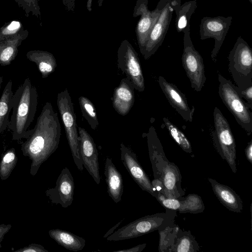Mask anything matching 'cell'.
Here are the masks:
<instances>
[{
  "mask_svg": "<svg viewBox=\"0 0 252 252\" xmlns=\"http://www.w3.org/2000/svg\"><path fill=\"white\" fill-rule=\"evenodd\" d=\"M30 136L21 146L23 155L32 161L31 174H36L41 164L57 149L61 127L57 113L50 102L43 106Z\"/></svg>",
  "mask_w": 252,
  "mask_h": 252,
  "instance_id": "cell-1",
  "label": "cell"
},
{
  "mask_svg": "<svg viewBox=\"0 0 252 252\" xmlns=\"http://www.w3.org/2000/svg\"><path fill=\"white\" fill-rule=\"evenodd\" d=\"M150 159L154 179L163 187V195L167 198L181 199L185 194L181 187L182 176L178 167L167 158L156 130L150 126L147 134Z\"/></svg>",
  "mask_w": 252,
  "mask_h": 252,
  "instance_id": "cell-2",
  "label": "cell"
},
{
  "mask_svg": "<svg viewBox=\"0 0 252 252\" xmlns=\"http://www.w3.org/2000/svg\"><path fill=\"white\" fill-rule=\"evenodd\" d=\"M37 93L29 77L26 78L12 97V113L8 126L12 139L27 138L31 130H27L32 122L37 109Z\"/></svg>",
  "mask_w": 252,
  "mask_h": 252,
  "instance_id": "cell-3",
  "label": "cell"
},
{
  "mask_svg": "<svg viewBox=\"0 0 252 252\" xmlns=\"http://www.w3.org/2000/svg\"><path fill=\"white\" fill-rule=\"evenodd\" d=\"M177 212L175 210L165 208V212L141 217L118 229L107 237V240H124L163 229L174 223Z\"/></svg>",
  "mask_w": 252,
  "mask_h": 252,
  "instance_id": "cell-4",
  "label": "cell"
},
{
  "mask_svg": "<svg viewBox=\"0 0 252 252\" xmlns=\"http://www.w3.org/2000/svg\"><path fill=\"white\" fill-rule=\"evenodd\" d=\"M228 70L240 89L252 85V50L241 36L236 41L228 57Z\"/></svg>",
  "mask_w": 252,
  "mask_h": 252,
  "instance_id": "cell-5",
  "label": "cell"
},
{
  "mask_svg": "<svg viewBox=\"0 0 252 252\" xmlns=\"http://www.w3.org/2000/svg\"><path fill=\"white\" fill-rule=\"evenodd\" d=\"M220 83L219 94L224 104L235 117L238 124L248 135L252 132V113L247 103L242 98L235 85L220 74L218 75Z\"/></svg>",
  "mask_w": 252,
  "mask_h": 252,
  "instance_id": "cell-6",
  "label": "cell"
},
{
  "mask_svg": "<svg viewBox=\"0 0 252 252\" xmlns=\"http://www.w3.org/2000/svg\"><path fill=\"white\" fill-rule=\"evenodd\" d=\"M57 104L60 113L73 161L80 171L84 169L80 155L76 118L73 104L66 89L57 95Z\"/></svg>",
  "mask_w": 252,
  "mask_h": 252,
  "instance_id": "cell-7",
  "label": "cell"
},
{
  "mask_svg": "<svg viewBox=\"0 0 252 252\" xmlns=\"http://www.w3.org/2000/svg\"><path fill=\"white\" fill-rule=\"evenodd\" d=\"M213 117L215 130L213 133V140L214 146L232 172L236 173V145L230 126L217 107L214 109Z\"/></svg>",
  "mask_w": 252,
  "mask_h": 252,
  "instance_id": "cell-8",
  "label": "cell"
},
{
  "mask_svg": "<svg viewBox=\"0 0 252 252\" xmlns=\"http://www.w3.org/2000/svg\"><path fill=\"white\" fill-rule=\"evenodd\" d=\"M183 53L182 62L191 88L201 91L206 80L203 59L195 49L190 36V24L183 30Z\"/></svg>",
  "mask_w": 252,
  "mask_h": 252,
  "instance_id": "cell-9",
  "label": "cell"
},
{
  "mask_svg": "<svg viewBox=\"0 0 252 252\" xmlns=\"http://www.w3.org/2000/svg\"><path fill=\"white\" fill-rule=\"evenodd\" d=\"M160 252H196L199 246L189 231L181 229L175 223L158 230Z\"/></svg>",
  "mask_w": 252,
  "mask_h": 252,
  "instance_id": "cell-10",
  "label": "cell"
},
{
  "mask_svg": "<svg viewBox=\"0 0 252 252\" xmlns=\"http://www.w3.org/2000/svg\"><path fill=\"white\" fill-rule=\"evenodd\" d=\"M117 62L118 68L126 75L134 89L143 92L145 81L138 56L126 39L121 42L118 48Z\"/></svg>",
  "mask_w": 252,
  "mask_h": 252,
  "instance_id": "cell-11",
  "label": "cell"
},
{
  "mask_svg": "<svg viewBox=\"0 0 252 252\" xmlns=\"http://www.w3.org/2000/svg\"><path fill=\"white\" fill-rule=\"evenodd\" d=\"M165 0H160L156 8L151 11L148 8V0H137L134 7L133 17L140 16L135 32L140 53L142 55L148 36L157 21Z\"/></svg>",
  "mask_w": 252,
  "mask_h": 252,
  "instance_id": "cell-12",
  "label": "cell"
},
{
  "mask_svg": "<svg viewBox=\"0 0 252 252\" xmlns=\"http://www.w3.org/2000/svg\"><path fill=\"white\" fill-rule=\"evenodd\" d=\"M232 21V17L219 16L217 17H204L199 26L200 39L205 40L213 38L215 44L211 57L215 62L217 56L223 44Z\"/></svg>",
  "mask_w": 252,
  "mask_h": 252,
  "instance_id": "cell-13",
  "label": "cell"
},
{
  "mask_svg": "<svg viewBox=\"0 0 252 252\" xmlns=\"http://www.w3.org/2000/svg\"><path fill=\"white\" fill-rule=\"evenodd\" d=\"M171 1L165 0L158 19L148 36L142 54L145 60H148L156 53L165 37L174 12Z\"/></svg>",
  "mask_w": 252,
  "mask_h": 252,
  "instance_id": "cell-14",
  "label": "cell"
},
{
  "mask_svg": "<svg viewBox=\"0 0 252 252\" xmlns=\"http://www.w3.org/2000/svg\"><path fill=\"white\" fill-rule=\"evenodd\" d=\"M120 153L121 160L123 165L135 182L143 190L156 198L157 193L138 161L135 153L123 143L120 145Z\"/></svg>",
  "mask_w": 252,
  "mask_h": 252,
  "instance_id": "cell-15",
  "label": "cell"
},
{
  "mask_svg": "<svg viewBox=\"0 0 252 252\" xmlns=\"http://www.w3.org/2000/svg\"><path fill=\"white\" fill-rule=\"evenodd\" d=\"M80 155L83 166L95 182L100 183L98 152L90 134L83 128L78 127Z\"/></svg>",
  "mask_w": 252,
  "mask_h": 252,
  "instance_id": "cell-16",
  "label": "cell"
},
{
  "mask_svg": "<svg viewBox=\"0 0 252 252\" xmlns=\"http://www.w3.org/2000/svg\"><path fill=\"white\" fill-rule=\"evenodd\" d=\"M74 187L73 177L69 170L65 167L58 177L55 187L48 189L46 195L53 203L59 204L66 208L73 202Z\"/></svg>",
  "mask_w": 252,
  "mask_h": 252,
  "instance_id": "cell-17",
  "label": "cell"
},
{
  "mask_svg": "<svg viewBox=\"0 0 252 252\" xmlns=\"http://www.w3.org/2000/svg\"><path fill=\"white\" fill-rule=\"evenodd\" d=\"M159 85L172 107L186 121L191 122L194 110L188 104L185 95L174 84L168 82L162 76L158 78Z\"/></svg>",
  "mask_w": 252,
  "mask_h": 252,
  "instance_id": "cell-18",
  "label": "cell"
},
{
  "mask_svg": "<svg viewBox=\"0 0 252 252\" xmlns=\"http://www.w3.org/2000/svg\"><path fill=\"white\" fill-rule=\"evenodd\" d=\"M156 199L165 208L175 210L180 213L197 214L205 210L201 197L196 194H189L184 200L167 198L158 192Z\"/></svg>",
  "mask_w": 252,
  "mask_h": 252,
  "instance_id": "cell-19",
  "label": "cell"
},
{
  "mask_svg": "<svg viewBox=\"0 0 252 252\" xmlns=\"http://www.w3.org/2000/svg\"><path fill=\"white\" fill-rule=\"evenodd\" d=\"M134 87L127 78L121 80L115 88L112 98V105L115 111L122 116L128 113L134 102Z\"/></svg>",
  "mask_w": 252,
  "mask_h": 252,
  "instance_id": "cell-20",
  "label": "cell"
},
{
  "mask_svg": "<svg viewBox=\"0 0 252 252\" xmlns=\"http://www.w3.org/2000/svg\"><path fill=\"white\" fill-rule=\"evenodd\" d=\"M208 181L214 194L224 207L233 212H242L243 207L242 200L233 189L210 178H208Z\"/></svg>",
  "mask_w": 252,
  "mask_h": 252,
  "instance_id": "cell-21",
  "label": "cell"
},
{
  "mask_svg": "<svg viewBox=\"0 0 252 252\" xmlns=\"http://www.w3.org/2000/svg\"><path fill=\"white\" fill-rule=\"evenodd\" d=\"M104 173L108 195L115 203H117L122 200L124 191L123 180L121 173L109 157L106 159Z\"/></svg>",
  "mask_w": 252,
  "mask_h": 252,
  "instance_id": "cell-22",
  "label": "cell"
},
{
  "mask_svg": "<svg viewBox=\"0 0 252 252\" xmlns=\"http://www.w3.org/2000/svg\"><path fill=\"white\" fill-rule=\"evenodd\" d=\"M181 0H171L170 4L176 14L175 26L178 32H183L190 24V18L197 8L196 0L181 3Z\"/></svg>",
  "mask_w": 252,
  "mask_h": 252,
  "instance_id": "cell-23",
  "label": "cell"
},
{
  "mask_svg": "<svg viewBox=\"0 0 252 252\" xmlns=\"http://www.w3.org/2000/svg\"><path fill=\"white\" fill-rule=\"evenodd\" d=\"M26 56L28 59L36 64L43 78L53 73L57 66L53 55L47 51H30L27 53Z\"/></svg>",
  "mask_w": 252,
  "mask_h": 252,
  "instance_id": "cell-24",
  "label": "cell"
},
{
  "mask_svg": "<svg viewBox=\"0 0 252 252\" xmlns=\"http://www.w3.org/2000/svg\"><path fill=\"white\" fill-rule=\"evenodd\" d=\"M48 233L51 238L67 250L77 252L82 250L85 246L84 238L70 232L57 228L51 229Z\"/></svg>",
  "mask_w": 252,
  "mask_h": 252,
  "instance_id": "cell-25",
  "label": "cell"
},
{
  "mask_svg": "<svg viewBox=\"0 0 252 252\" xmlns=\"http://www.w3.org/2000/svg\"><path fill=\"white\" fill-rule=\"evenodd\" d=\"M12 81L9 80L6 84L0 98V134L8 126L9 115L12 108Z\"/></svg>",
  "mask_w": 252,
  "mask_h": 252,
  "instance_id": "cell-26",
  "label": "cell"
},
{
  "mask_svg": "<svg viewBox=\"0 0 252 252\" xmlns=\"http://www.w3.org/2000/svg\"><path fill=\"white\" fill-rule=\"evenodd\" d=\"M163 121L171 136L177 144L185 152L191 154L192 151L190 141L184 133L167 118H163Z\"/></svg>",
  "mask_w": 252,
  "mask_h": 252,
  "instance_id": "cell-27",
  "label": "cell"
},
{
  "mask_svg": "<svg viewBox=\"0 0 252 252\" xmlns=\"http://www.w3.org/2000/svg\"><path fill=\"white\" fill-rule=\"evenodd\" d=\"M79 103L83 117L87 120L92 129L95 130L98 126V121L94 104L87 97H79Z\"/></svg>",
  "mask_w": 252,
  "mask_h": 252,
  "instance_id": "cell-28",
  "label": "cell"
},
{
  "mask_svg": "<svg viewBox=\"0 0 252 252\" xmlns=\"http://www.w3.org/2000/svg\"><path fill=\"white\" fill-rule=\"evenodd\" d=\"M17 158L14 148L8 150L4 154L0 163V177L2 180L7 179L15 167Z\"/></svg>",
  "mask_w": 252,
  "mask_h": 252,
  "instance_id": "cell-29",
  "label": "cell"
},
{
  "mask_svg": "<svg viewBox=\"0 0 252 252\" xmlns=\"http://www.w3.org/2000/svg\"><path fill=\"white\" fill-rule=\"evenodd\" d=\"M17 42L11 43L0 47V64L9 65L14 60L17 53Z\"/></svg>",
  "mask_w": 252,
  "mask_h": 252,
  "instance_id": "cell-30",
  "label": "cell"
},
{
  "mask_svg": "<svg viewBox=\"0 0 252 252\" xmlns=\"http://www.w3.org/2000/svg\"><path fill=\"white\" fill-rule=\"evenodd\" d=\"M28 13L32 12L36 16L40 15L37 0H16Z\"/></svg>",
  "mask_w": 252,
  "mask_h": 252,
  "instance_id": "cell-31",
  "label": "cell"
},
{
  "mask_svg": "<svg viewBox=\"0 0 252 252\" xmlns=\"http://www.w3.org/2000/svg\"><path fill=\"white\" fill-rule=\"evenodd\" d=\"M235 88L242 98L246 100L250 109H252V85L245 89H240L235 85Z\"/></svg>",
  "mask_w": 252,
  "mask_h": 252,
  "instance_id": "cell-32",
  "label": "cell"
},
{
  "mask_svg": "<svg viewBox=\"0 0 252 252\" xmlns=\"http://www.w3.org/2000/svg\"><path fill=\"white\" fill-rule=\"evenodd\" d=\"M16 252H48L41 245L36 244H31L28 246L15 251Z\"/></svg>",
  "mask_w": 252,
  "mask_h": 252,
  "instance_id": "cell-33",
  "label": "cell"
},
{
  "mask_svg": "<svg viewBox=\"0 0 252 252\" xmlns=\"http://www.w3.org/2000/svg\"><path fill=\"white\" fill-rule=\"evenodd\" d=\"M146 246V244H139L131 248L116 250L114 252H141Z\"/></svg>",
  "mask_w": 252,
  "mask_h": 252,
  "instance_id": "cell-34",
  "label": "cell"
},
{
  "mask_svg": "<svg viewBox=\"0 0 252 252\" xmlns=\"http://www.w3.org/2000/svg\"><path fill=\"white\" fill-rule=\"evenodd\" d=\"M75 0H62L63 4L65 9L68 12H74Z\"/></svg>",
  "mask_w": 252,
  "mask_h": 252,
  "instance_id": "cell-35",
  "label": "cell"
},
{
  "mask_svg": "<svg viewBox=\"0 0 252 252\" xmlns=\"http://www.w3.org/2000/svg\"><path fill=\"white\" fill-rule=\"evenodd\" d=\"M11 228V224H2L0 225V248H1L0 243L3 240L4 235L9 231Z\"/></svg>",
  "mask_w": 252,
  "mask_h": 252,
  "instance_id": "cell-36",
  "label": "cell"
},
{
  "mask_svg": "<svg viewBox=\"0 0 252 252\" xmlns=\"http://www.w3.org/2000/svg\"><path fill=\"white\" fill-rule=\"evenodd\" d=\"M245 155L248 160L252 163V140L248 143L245 149Z\"/></svg>",
  "mask_w": 252,
  "mask_h": 252,
  "instance_id": "cell-37",
  "label": "cell"
},
{
  "mask_svg": "<svg viewBox=\"0 0 252 252\" xmlns=\"http://www.w3.org/2000/svg\"><path fill=\"white\" fill-rule=\"evenodd\" d=\"M20 26V23L18 21H13L7 27V30L8 32H13L17 30Z\"/></svg>",
  "mask_w": 252,
  "mask_h": 252,
  "instance_id": "cell-38",
  "label": "cell"
},
{
  "mask_svg": "<svg viewBox=\"0 0 252 252\" xmlns=\"http://www.w3.org/2000/svg\"><path fill=\"white\" fill-rule=\"evenodd\" d=\"M123 220H121V221L119 222L118 223H117L115 225H114L113 227H112L111 229H110L106 233V234L104 235L103 237L104 238H107V237H108L109 235H110L111 234H112L113 232H114V230L115 229H116L120 224L121 223H122V222L123 221Z\"/></svg>",
  "mask_w": 252,
  "mask_h": 252,
  "instance_id": "cell-39",
  "label": "cell"
},
{
  "mask_svg": "<svg viewBox=\"0 0 252 252\" xmlns=\"http://www.w3.org/2000/svg\"><path fill=\"white\" fill-rule=\"evenodd\" d=\"M92 1L93 0H88L87 2V9L89 11L91 12L92 10Z\"/></svg>",
  "mask_w": 252,
  "mask_h": 252,
  "instance_id": "cell-40",
  "label": "cell"
},
{
  "mask_svg": "<svg viewBox=\"0 0 252 252\" xmlns=\"http://www.w3.org/2000/svg\"><path fill=\"white\" fill-rule=\"evenodd\" d=\"M104 0H98L97 3L99 7H101L102 5Z\"/></svg>",
  "mask_w": 252,
  "mask_h": 252,
  "instance_id": "cell-41",
  "label": "cell"
},
{
  "mask_svg": "<svg viewBox=\"0 0 252 252\" xmlns=\"http://www.w3.org/2000/svg\"><path fill=\"white\" fill-rule=\"evenodd\" d=\"M3 82V77L1 75H0V90L1 88V84Z\"/></svg>",
  "mask_w": 252,
  "mask_h": 252,
  "instance_id": "cell-42",
  "label": "cell"
},
{
  "mask_svg": "<svg viewBox=\"0 0 252 252\" xmlns=\"http://www.w3.org/2000/svg\"><path fill=\"white\" fill-rule=\"evenodd\" d=\"M249 0V1H250L251 3H252V0Z\"/></svg>",
  "mask_w": 252,
  "mask_h": 252,
  "instance_id": "cell-43",
  "label": "cell"
}]
</instances>
